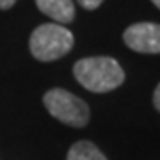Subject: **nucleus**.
<instances>
[{
	"mask_svg": "<svg viewBox=\"0 0 160 160\" xmlns=\"http://www.w3.org/2000/svg\"><path fill=\"white\" fill-rule=\"evenodd\" d=\"M75 78L82 87L92 92H109L125 82V71L112 57H87L73 66Z\"/></svg>",
	"mask_w": 160,
	"mask_h": 160,
	"instance_id": "obj_1",
	"label": "nucleus"
},
{
	"mask_svg": "<svg viewBox=\"0 0 160 160\" xmlns=\"http://www.w3.org/2000/svg\"><path fill=\"white\" fill-rule=\"evenodd\" d=\"M75 38L66 27L59 23H43L36 27L30 36L29 46L38 61L50 62L61 59L73 48Z\"/></svg>",
	"mask_w": 160,
	"mask_h": 160,
	"instance_id": "obj_2",
	"label": "nucleus"
},
{
	"mask_svg": "<svg viewBox=\"0 0 160 160\" xmlns=\"http://www.w3.org/2000/svg\"><path fill=\"white\" fill-rule=\"evenodd\" d=\"M46 110L55 119L68 126L82 128L89 121V107L82 98L71 94L66 89H50L43 96Z\"/></svg>",
	"mask_w": 160,
	"mask_h": 160,
	"instance_id": "obj_3",
	"label": "nucleus"
},
{
	"mask_svg": "<svg viewBox=\"0 0 160 160\" xmlns=\"http://www.w3.org/2000/svg\"><path fill=\"white\" fill-rule=\"evenodd\" d=\"M126 46L139 53H160V25L151 22L133 23L123 34Z\"/></svg>",
	"mask_w": 160,
	"mask_h": 160,
	"instance_id": "obj_4",
	"label": "nucleus"
},
{
	"mask_svg": "<svg viewBox=\"0 0 160 160\" xmlns=\"http://www.w3.org/2000/svg\"><path fill=\"white\" fill-rule=\"evenodd\" d=\"M36 6L55 23H71L75 20L73 0H36Z\"/></svg>",
	"mask_w": 160,
	"mask_h": 160,
	"instance_id": "obj_5",
	"label": "nucleus"
},
{
	"mask_svg": "<svg viewBox=\"0 0 160 160\" xmlns=\"http://www.w3.org/2000/svg\"><path fill=\"white\" fill-rule=\"evenodd\" d=\"M66 160H107L105 155L89 141H78L75 142L68 151Z\"/></svg>",
	"mask_w": 160,
	"mask_h": 160,
	"instance_id": "obj_6",
	"label": "nucleus"
},
{
	"mask_svg": "<svg viewBox=\"0 0 160 160\" xmlns=\"http://www.w3.org/2000/svg\"><path fill=\"white\" fill-rule=\"evenodd\" d=\"M77 2L84 9H89V11H94V9H98L103 4V0H77Z\"/></svg>",
	"mask_w": 160,
	"mask_h": 160,
	"instance_id": "obj_7",
	"label": "nucleus"
},
{
	"mask_svg": "<svg viewBox=\"0 0 160 160\" xmlns=\"http://www.w3.org/2000/svg\"><path fill=\"white\" fill-rule=\"evenodd\" d=\"M153 105H155V109L160 112V84L157 86V89L153 92Z\"/></svg>",
	"mask_w": 160,
	"mask_h": 160,
	"instance_id": "obj_8",
	"label": "nucleus"
},
{
	"mask_svg": "<svg viewBox=\"0 0 160 160\" xmlns=\"http://www.w3.org/2000/svg\"><path fill=\"white\" fill-rule=\"evenodd\" d=\"M16 4V0H0V9H11L12 6Z\"/></svg>",
	"mask_w": 160,
	"mask_h": 160,
	"instance_id": "obj_9",
	"label": "nucleus"
},
{
	"mask_svg": "<svg viewBox=\"0 0 160 160\" xmlns=\"http://www.w3.org/2000/svg\"><path fill=\"white\" fill-rule=\"evenodd\" d=\"M151 2H153L155 6H157V7H158V9H160V0H151Z\"/></svg>",
	"mask_w": 160,
	"mask_h": 160,
	"instance_id": "obj_10",
	"label": "nucleus"
}]
</instances>
